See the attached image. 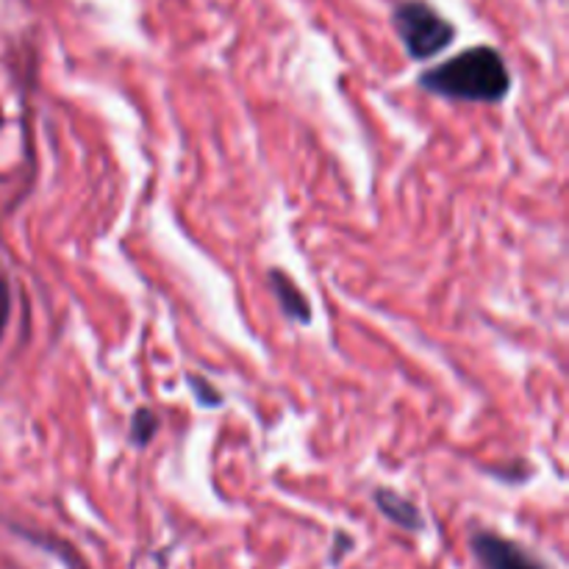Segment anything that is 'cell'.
Returning a JSON list of instances; mask_svg holds the SVG:
<instances>
[{
    "instance_id": "obj_1",
    "label": "cell",
    "mask_w": 569,
    "mask_h": 569,
    "mask_svg": "<svg viewBox=\"0 0 569 569\" xmlns=\"http://www.w3.org/2000/svg\"><path fill=\"white\" fill-rule=\"evenodd\" d=\"M426 92L465 103H500L511 89L509 67L503 56L489 44L461 50L453 59L431 67L420 76Z\"/></svg>"
},
{
    "instance_id": "obj_2",
    "label": "cell",
    "mask_w": 569,
    "mask_h": 569,
    "mask_svg": "<svg viewBox=\"0 0 569 569\" xmlns=\"http://www.w3.org/2000/svg\"><path fill=\"white\" fill-rule=\"evenodd\" d=\"M395 31L403 42L406 53L415 61H428L445 48H450L456 39V26L445 20L433 6L426 0H403L392 14Z\"/></svg>"
},
{
    "instance_id": "obj_3",
    "label": "cell",
    "mask_w": 569,
    "mask_h": 569,
    "mask_svg": "<svg viewBox=\"0 0 569 569\" xmlns=\"http://www.w3.org/2000/svg\"><path fill=\"white\" fill-rule=\"evenodd\" d=\"M470 548L476 553L478 565L483 569H550L545 561L528 548L517 545L515 539L500 537L495 531H476L470 539Z\"/></svg>"
},
{
    "instance_id": "obj_4",
    "label": "cell",
    "mask_w": 569,
    "mask_h": 569,
    "mask_svg": "<svg viewBox=\"0 0 569 569\" xmlns=\"http://www.w3.org/2000/svg\"><path fill=\"white\" fill-rule=\"evenodd\" d=\"M372 498H376L378 511H381L389 522L403 528V531H422V526H426L420 509H417L411 500H406L403 495L392 492V489H376Z\"/></svg>"
},
{
    "instance_id": "obj_5",
    "label": "cell",
    "mask_w": 569,
    "mask_h": 569,
    "mask_svg": "<svg viewBox=\"0 0 569 569\" xmlns=\"http://www.w3.org/2000/svg\"><path fill=\"white\" fill-rule=\"evenodd\" d=\"M270 289L278 298V306H281L283 315L292 322H311V306L309 298L295 287L292 278L281 270H270Z\"/></svg>"
},
{
    "instance_id": "obj_6",
    "label": "cell",
    "mask_w": 569,
    "mask_h": 569,
    "mask_svg": "<svg viewBox=\"0 0 569 569\" xmlns=\"http://www.w3.org/2000/svg\"><path fill=\"white\" fill-rule=\"evenodd\" d=\"M156 431H159V417L148 409H139L137 415H133V422H131L133 445L144 448V445L156 437Z\"/></svg>"
},
{
    "instance_id": "obj_7",
    "label": "cell",
    "mask_w": 569,
    "mask_h": 569,
    "mask_svg": "<svg viewBox=\"0 0 569 569\" xmlns=\"http://www.w3.org/2000/svg\"><path fill=\"white\" fill-rule=\"evenodd\" d=\"M189 387H192V392H194V398H198V403H203V406H220L222 403L220 392H217L214 383H211L209 378H203V376H198V372H192V376H189Z\"/></svg>"
},
{
    "instance_id": "obj_8",
    "label": "cell",
    "mask_w": 569,
    "mask_h": 569,
    "mask_svg": "<svg viewBox=\"0 0 569 569\" xmlns=\"http://www.w3.org/2000/svg\"><path fill=\"white\" fill-rule=\"evenodd\" d=\"M9 317H11V292H9V283L0 278V339H3L6 326H9Z\"/></svg>"
}]
</instances>
